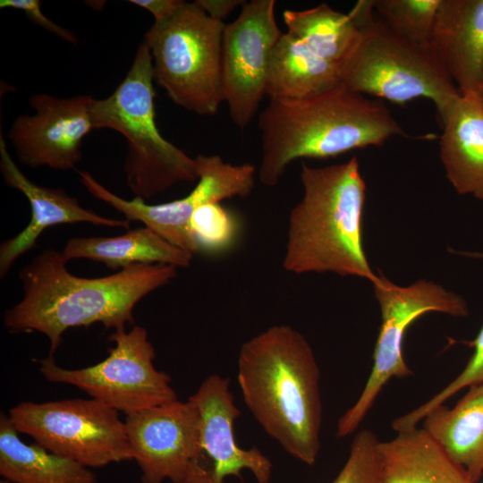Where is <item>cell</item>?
Listing matches in <instances>:
<instances>
[{
  "mask_svg": "<svg viewBox=\"0 0 483 483\" xmlns=\"http://www.w3.org/2000/svg\"><path fill=\"white\" fill-rule=\"evenodd\" d=\"M62 252L47 249L21 268V300L7 309L4 326L11 332L36 331L46 335L53 355L72 327L100 323L106 328L134 324L133 309L146 295L167 284L178 267L136 264L97 278L71 274Z\"/></svg>",
  "mask_w": 483,
  "mask_h": 483,
  "instance_id": "6da1fadb",
  "label": "cell"
},
{
  "mask_svg": "<svg viewBox=\"0 0 483 483\" xmlns=\"http://www.w3.org/2000/svg\"><path fill=\"white\" fill-rule=\"evenodd\" d=\"M237 382L246 407L267 435L294 459L314 465L323 408L320 370L305 336L276 325L243 343Z\"/></svg>",
  "mask_w": 483,
  "mask_h": 483,
  "instance_id": "7a4b0ae2",
  "label": "cell"
},
{
  "mask_svg": "<svg viewBox=\"0 0 483 483\" xmlns=\"http://www.w3.org/2000/svg\"><path fill=\"white\" fill-rule=\"evenodd\" d=\"M258 128V176L267 187L275 186L296 159L333 157L406 136L380 99L343 85L302 100H270L259 114Z\"/></svg>",
  "mask_w": 483,
  "mask_h": 483,
  "instance_id": "3957f363",
  "label": "cell"
},
{
  "mask_svg": "<svg viewBox=\"0 0 483 483\" xmlns=\"http://www.w3.org/2000/svg\"><path fill=\"white\" fill-rule=\"evenodd\" d=\"M301 199L288 218L284 268L377 279L363 245L366 183L356 157L325 167L301 164Z\"/></svg>",
  "mask_w": 483,
  "mask_h": 483,
  "instance_id": "277c9868",
  "label": "cell"
},
{
  "mask_svg": "<svg viewBox=\"0 0 483 483\" xmlns=\"http://www.w3.org/2000/svg\"><path fill=\"white\" fill-rule=\"evenodd\" d=\"M154 82L150 51L142 42L124 79L110 96L94 99L91 108L94 130L111 129L126 139V183L145 201L181 182L198 180L195 158L157 129Z\"/></svg>",
  "mask_w": 483,
  "mask_h": 483,
  "instance_id": "5b68a950",
  "label": "cell"
},
{
  "mask_svg": "<svg viewBox=\"0 0 483 483\" xmlns=\"http://www.w3.org/2000/svg\"><path fill=\"white\" fill-rule=\"evenodd\" d=\"M349 13L360 37L343 66V85L396 104L429 99L442 119L461 92L429 47L395 33L376 14L371 0L358 1Z\"/></svg>",
  "mask_w": 483,
  "mask_h": 483,
  "instance_id": "8992f818",
  "label": "cell"
},
{
  "mask_svg": "<svg viewBox=\"0 0 483 483\" xmlns=\"http://www.w3.org/2000/svg\"><path fill=\"white\" fill-rule=\"evenodd\" d=\"M225 28L224 21L211 18L195 1L181 0L145 34L155 82L175 105L199 115H214L224 102Z\"/></svg>",
  "mask_w": 483,
  "mask_h": 483,
  "instance_id": "52a82bcc",
  "label": "cell"
},
{
  "mask_svg": "<svg viewBox=\"0 0 483 483\" xmlns=\"http://www.w3.org/2000/svg\"><path fill=\"white\" fill-rule=\"evenodd\" d=\"M381 312V325L373 352V364L356 402L339 418L335 436L355 434L373 407L378 394L392 378L413 374L402 353L404 335L410 326L429 312L464 318L469 308L464 298L442 285L419 280L408 286L397 285L382 273L372 283Z\"/></svg>",
  "mask_w": 483,
  "mask_h": 483,
  "instance_id": "ba28073f",
  "label": "cell"
},
{
  "mask_svg": "<svg viewBox=\"0 0 483 483\" xmlns=\"http://www.w3.org/2000/svg\"><path fill=\"white\" fill-rule=\"evenodd\" d=\"M8 416L20 433L87 468L133 460L124 420L96 399L22 402Z\"/></svg>",
  "mask_w": 483,
  "mask_h": 483,
  "instance_id": "9c48e42d",
  "label": "cell"
},
{
  "mask_svg": "<svg viewBox=\"0 0 483 483\" xmlns=\"http://www.w3.org/2000/svg\"><path fill=\"white\" fill-rule=\"evenodd\" d=\"M109 340L114 345L97 364L67 369L49 355L39 360L40 373L49 382L76 386L125 415L178 400L170 376L154 366L156 351L146 328L116 329Z\"/></svg>",
  "mask_w": 483,
  "mask_h": 483,
  "instance_id": "30bf717a",
  "label": "cell"
},
{
  "mask_svg": "<svg viewBox=\"0 0 483 483\" xmlns=\"http://www.w3.org/2000/svg\"><path fill=\"white\" fill-rule=\"evenodd\" d=\"M198 183L185 197L166 203L149 205L140 198L126 200L103 186L87 172H79L80 181L97 199L106 202L128 221L141 222L171 244L189 252L196 249L189 234L192 214L204 204L231 198H247L255 186L256 168L250 163L232 165L219 155H198Z\"/></svg>",
  "mask_w": 483,
  "mask_h": 483,
  "instance_id": "8fae6325",
  "label": "cell"
},
{
  "mask_svg": "<svg viewBox=\"0 0 483 483\" xmlns=\"http://www.w3.org/2000/svg\"><path fill=\"white\" fill-rule=\"evenodd\" d=\"M275 0L245 2L238 17L225 24L222 43L224 102L233 123L246 128L266 95L272 51L283 31Z\"/></svg>",
  "mask_w": 483,
  "mask_h": 483,
  "instance_id": "7c38bea8",
  "label": "cell"
},
{
  "mask_svg": "<svg viewBox=\"0 0 483 483\" xmlns=\"http://www.w3.org/2000/svg\"><path fill=\"white\" fill-rule=\"evenodd\" d=\"M189 398L199 411V439L182 483H224L228 476L243 481L242 471L245 469L257 483H270L271 460L257 447L241 448L235 440L233 425L241 411L230 391V379L210 375Z\"/></svg>",
  "mask_w": 483,
  "mask_h": 483,
  "instance_id": "4fadbf2b",
  "label": "cell"
},
{
  "mask_svg": "<svg viewBox=\"0 0 483 483\" xmlns=\"http://www.w3.org/2000/svg\"><path fill=\"white\" fill-rule=\"evenodd\" d=\"M94 99L89 95L31 96L35 113L17 116L7 134L19 162L32 168L75 169L82 158L83 140L94 130Z\"/></svg>",
  "mask_w": 483,
  "mask_h": 483,
  "instance_id": "5bb4252c",
  "label": "cell"
},
{
  "mask_svg": "<svg viewBox=\"0 0 483 483\" xmlns=\"http://www.w3.org/2000/svg\"><path fill=\"white\" fill-rule=\"evenodd\" d=\"M125 429L142 483H182L199 439L200 416L190 398L126 414Z\"/></svg>",
  "mask_w": 483,
  "mask_h": 483,
  "instance_id": "9a60e30c",
  "label": "cell"
},
{
  "mask_svg": "<svg viewBox=\"0 0 483 483\" xmlns=\"http://www.w3.org/2000/svg\"><path fill=\"white\" fill-rule=\"evenodd\" d=\"M0 171L5 184L21 192L29 200L31 217L17 235L0 245V276L4 278L10 268L24 253L34 248L38 237L48 227L75 223L129 229L127 219L102 216L83 208L79 200L63 189L48 188L31 182L17 166L0 136Z\"/></svg>",
  "mask_w": 483,
  "mask_h": 483,
  "instance_id": "2e32d148",
  "label": "cell"
},
{
  "mask_svg": "<svg viewBox=\"0 0 483 483\" xmlns=\"http://www.w3.org/2000/svg\"><path fill=\"white\" fill-rule=\"evenodd\" d=\"M429 48L461 93L483 87V0H441Z\"/></svg>",
  "mask_w": 483,
  "mask_h": 483,
  "instance_id": "e0dca14e",
  "label": "cell"
},
{
  "mask_svg": "<svg viewBox=\"0 0 483 483\" xmlns=\"http://www.w3.org/2000/svg\"><path fill=\"white\" fill-rule=\"evenodd\" d=\"M441 121L440 158L448 181L460 195L483 200V99L461 93Z\"/></svg>",
  "mask_w": 483,
  "mask_h": 483,
  "instance_id": "ac0fdd59",
  "label": "cell"
},
{
  "mask_svg": "<svg viewBox=\"0 0 483 483\" xmlns=\"http://www.w3.org/2000/svg\"><path fill=\"white\" fill-rule=\"evenodd\" d=\"M422 428L467 475L478 483L483 475V382L468 391L449 408L431 410L422 419Z\"/></svg>",
  "mask_w": 483,
  "mask_h": 483,
  "instance_id": "d6986e66",
  "label": "cell"
},
{
  "mask_svg": "<svg viewBox=\"0 0 483 483\" xmlns=\"http://www.w3.org/2000/svg\"><path fill=\"white\" fill-rule=\"evenodd\" d=\"M377 453L380 483H470L422 428L379 441Z\"/></svg>",
  "mask_w": 483,
  "mask_h": 483,
  "instance_id": "ffe728a7",
  "label": "cell"
},
{
  "mask_svg": "<svg viewBox=\"0 0 483 483\" xmlns=\"http://www.w3.org/2000/svg\"><path fill=\"white\" fill-rule=\"evenodd\" d=\"M341 85V66L318 57L298 38L283 32L269 62L266 95L270 100H302Z\"/></svg>",
  "mask_w": 483,
  "mask_h": 483,
  "instance_id": "44dd1931",
  "label": "cell"
},
{
  "mask_svg": "<svg viewBox=\"0 0 483 483\" xmlns=\"http://www.w3.org/2000/svg\"><path fill=\"white\" fill-rule=\"evenodd\" d=\"M69 261L88 258L111 269L136 264H165L188 267L193 255L143 226L115 237H75L69 239L62 251Z\"/></svg>",
  "mask_w": 483,
  "mask_h": 483,
  "instance_id": "7402d4cb",
  "label": "cell"
},
{
  "mask_svg": "<svg viewBox=\"0 0 483 483\" xmlns=\"http://www.w3.org/2000/svg\"><path fill=\"white\" fill-rule=\"evenodd\" d=\"M9 416L0 415V475L11 483H96L95 474L41 445L26 444Z\"/></svg>",
  "mask_w": 483,
  "mask_h": 483,
  "instance_id": "603a6c76",
  "label": "cell"
},
{
  "mask_svg": "<svg viewBox=\"0 0 483 483\" xmlns=\"http://www.w3.org/2000/svg\"><path fill=\"white\" fill-rule=\"evenodd\" d=\"M283 18L286 32L318 57L342 69L359 40V27L352 15L326 4L301 11L286 10Z\"/></svg>",
  "mask_w": 483,
  "mask_h": 483,
  "instance_id": "cb8c5ba5",
  "label": "cell"
},
{
  "mask_svg": "<svg viewBox=\"0 0 483 483\" xmlns=\"http://www.w3.org/2000/svg\"><path fill=\"white\" fill-rule=\"evenodd\" d=\"M441 0H371L380 20L402 38L429 47Z\"/></svg>",
  "mask_w": 483,
  "mask_h": 483,
  "instance_id": "d4e9b609",
  "label": "cell"
},
{
  "mask_svg": "<svg viewBox=\"0 0 483 483\" xmlns=\"http://www.w3.org/2000/svg\"><path fill=\"white\" fill-rule=\"evenodd\" d=\"M188 230L196 252L218 253L233 244L239 225L233 214L220 202H212L196 209Z\"/></svg>",
  "mask_w": 483,
  "mask_h": 483,
  "instance_id": "484cf974",
  "label": "cell"
},
{
  "mask_svg": "<svg viewBox=\"0 0 483 483\" xmlns=\"http://www.w3.org/2000/svg\"><path fill=\"white\" fill-rule=\"evenodd\" d=\"M466 343L472 348V354L462 372L430 399L412 411L395 418L391 424L394 431H405L419 427L431 410L445 404L459 391L483 382V325L476 337Z\"/></svg>",
  "mask_w": 483,
  "mask_h": 483,
  "instance_id": "4316f807",
  "label": "cell"
},
{
  "mask_svg": "<svg viewBox=\"0 0 483 483\" xmlns=\"http://www.w3.org/2000/svg\"><path fill=\"white\" fill-rule=\"evenodd\" d=\"M379 441L369 429L356 432L348 457L332 483H380Z\"/></svg>",
  "mask_w": 483,
  "mask_h": 483,
  "instance_id": "83f0119b",
  "label": "cell"
},
{
  "mask_svg": "<svg viewBox=\"0 0 483 483\" xmlns=\"http://www.w3.org/2000/svg\"><path fill=\"white\" fill-rule=\"evenodd\" d=\"M0 8H13L22 11L30 21L47 31L68 43H78V38L74 32L58 25L44 15L39 0H1Z\"/></svg>",
  "mask_w": 483,
  "mask_h": 483,
  "instance_id": "f1b7e54d",
  "label": "cell"
},
{
  "mask_svg": "<svg viewBox=\"0 0 483 483\" xmlns=\"http://www.w3.org/2000/svg\"><path fill=\"white\" fill-rule=\"evenodd\" d=\"M195 2L208 15L221 21L245 3L242 0H196Z\"/></svg>",
  "mask_w": 483,
  "mask_h": 483,
  "instance_id": "f546056e",
  "label": "cell"
},
{
  "mask_svg": "<svg viewBox=\"0 0 483 483\" xmlns=\"http://www.w3.org/2000/svg\"><path fill=\"white\" fill-rule=\"evenodd\" d=\"M181 0H130L129 3L149 12L158 21L170 14Z\"/></svg>",
  "mask_w": 483,
  "mask_h": 483,
  "instance_id": "4dcf8cb0",
  "label": "cell"
},
{
  "mask_svg": "<svg viewBox=\"0 0 483 483\" xmlns=\"http://www.w3.org/2000/svg\"><path fill=\"white\" fill-rule=\"evenodd\" d=\"M479 94L480 95L481 98L483 99V87L479 90Z\"/></svg>",
  "mask_w": 483,
  "mask_h": 483,
  "instance_id": "1f68e13d",
  "label": "cell"
},
{
  "mask_svg": "<svg viewBox=\"0 0 483 483\" xmlns=\"http://www.w3.org/2000/svg\"><path fill=\"white\" fill-rule=\"evenodd\" d=\"M0 483H11V482H9V481H7V480H5V479H2V480L0 481Z\"/></svg>",
  "mask_w": 483,
  "mask_h": 483,
  "instance_id": "d6a6232c",
  "label": "cell"
},
{
  "mask_svg": "<svg viewBox=\"0 0 483 483\" xmlns=\"http://www.w3.org/2000/svg\"><path fill=\"white\" fill-rule=\"evenodd\" d=\"M478 483H483V480H482V481H480V482H478Z\"/></svg>",
  "mask_w": 483,
  "mask_h": 483,
  "instance_id": "836d02e7",
  "label": "cell"
}]
</instances>
